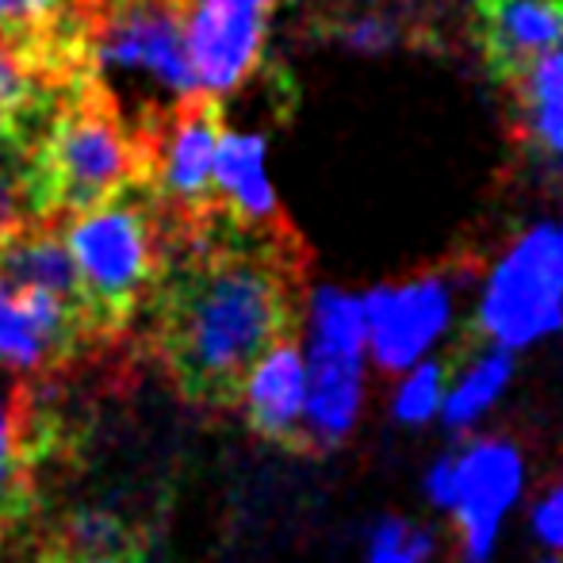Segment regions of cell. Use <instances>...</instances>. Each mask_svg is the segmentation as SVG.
<instances>
[{"label": "cell", "instance_id": "obj_1", "mask_svg": "<svg viewBox=\"0 0 563 563\" xmlns=\"http://www.w3.org/2000/svg\"><path fill=\"white\" fill-rule=\"evenodd\" d=\"M146 307L150 345L177 391L208 410L234 407L257 356L296 330V234H245L219 208L173 223Z\"/></svg>", "mask_w": 563, "mask_h": 563}, {"label": "cell", "instance_id": "obj_2", "mask_svg": "<svg viewBox=\"0 0 563 563\" xmlns=\"http://www.w3.org/2000/svg\"><path fill=\"white\" fill-rule=\"evenodd\" d=\"M12 169L27 216L66 219L123 188L154 185V126H142L108 85L85 77Z\"/></svg>", "mask_w": 563, "mask_h": 563}, {"label": "cell", "instance_id": "obj_3", "mask_svg": "<svg viewBox=\"0 0 563 563\" xmlns=\"http://www.w3.org/2000/svg\"><path fill=\"white\" fill-rule=\"evenodd\" d=\"M81 299L100 341L115 338L146 307L169 265V223L154 185L123 188L97 208L62 219Z\"/></svg>", "mask_w": 563, "mask_h": 563}, {"label": "cell", "instance_id": "obj_4", "mask_svg": "<svg viewBox=\"0 0 563 563\" xmlns=\"http://www.w3.org/2000/svg\"><path fill=\"white\" fill-rule=\"evenodd\" d=\"M307 407L303 441L314 449H334L353 433L364 410V341L361 296L341 288H319L307 311Z\"/></svg>", "mask_w": 563, "mask_h": 563}, {"label": "cell", "instance_id": "obj_5", "mask_svg": "<svg viewBox=\"0 0 563 563\" xmlns=\"http://www.w3.org/2000/svg\"><path fill=\"white\" fill-rule=\"evenodd\" d=\"M475 327L487 345L529 349L563 330V230L529 227L495 261L479 291Z\"/></svg>", "mask_w": 563, "mask_h": 563}, {"label": "cell", "instance_id": "obj_6", "mask_svg": "<svg viewBox=\"0 0 563 563\" xmlns=\"http://www.w3.org/2000/svg\"><path fill=\"white\" fill-rule=\"evenodd\" d=\"M526 490V456L506 438H479L449 452L445 510L456 521L464 563H490L506 514Z\"/></svg>", "mask_w": 563, "mask_h": 563}, {"label": "cell", "instance_id": "obj_7", "mask_svg": "<svg viewBox=\"0 0 563 563\" xmlns=\"http://www.w3.org/2000/svg\"><path fill=\"white\" fill-rule=\"evenodd\" d=\"M361 311L372 364L399 376L445 341L456 296H452L449 276L422 273L372 288L368 296H361Z\"/></svg>", "mask_w": 563, "mask_h": 563}, {"label": "cell", "instance_id": "obj_8", "mask_svg": "<svg viewBox=\"0 0 563 563\" xmlns=\"http://www.w3.org/2000/svg\"><path fill=\"white\" fill-rule=\"evenodd\" d=\"M97 341L81 303L0 280V368L46 376L74 364Z\"/></svg>", "mask_w": 563, "mask_h": 563}, {"label": "cell", "instance_id": "obj_9", "mask_svg": "<svg viewBox=\"0 0 563 563\" xmlns=\"http://www.w3.org/2000/svg\"><path fill=\"white\" fill-rule=\"evenodd\" d=\"M273 4L276 0H185V46L203 92H234L257 69Z\"/></svg>", "mask_w": 563, "mask_h": 563}, {"label": "cell", "instance_id": "obj_10", "mask_svg": "<svg viewBox=\"0 0 563 563\" xmlns=\"http://www.w3.org/2000/svg\"><path fill=\"white\" fill-rule=\"evenodd\" d=\"M238 402L253 433L280 445H303L307 407V361L296 338H280L257 356L242 379Z\"/></svg>", "mask_w": 563, "mask_h": 563}, {"label": "cell", "instance_id": "obj_11", "mask_svg": "<svg viewBox=\"0 0 563 563\" xmlns=\"http://www.w3.org/2000/svg\"><path fill=\"white\" fill-rule=\"evenodd\" d=\"M211 188H216L219 216L230 227L257 238H291V227L284 223V211L265 177V139L223 131L216 150V169H211Z\"/></svg>", "mask_w": 563, "mask_h": 563}, {"label": "cell", "instance_id": "obj_12", "mask_svg": "<svg viewBox=\"0 0 563 563\" xmlns=\"http://www.w3.org/2000/svg\"><path fill=\"white\" fill-rule=\"evenodd\" d=\"M483 58L506 81L563 43V0H479Z\"/></svg>", "mask_w": 563, "mask_h": 563}, {"label": "cell", "instance_id": "obj_13", "mask_svg": "<svg viewBox=\"0 0 563 563\" xmlns=\"http://www.w3.org/2000/svg\"><path fill=\"white\" fill-rule=\"evenodd\" d=\"M445 384L438 418L449 433H472L490 410L503 402V395L514 384V353L498 345H483L464 361V368L452 372Z\"/></svg>", "mask_w": 563, "mask_h": 563}, {"label": "cell", "instance_id": "obj_14", "mask_svg": "<svg viewBox=\"0 0 563 563\" xmlns=\"http://www.w3.org/2000/svg\"><path fill=\"white\" fill-rule=\"evenodd\" d=\"M46 549L69 556H139V533L108 510H74L54 526Z\"/></svg>", "mask_w": 563, "mask_h": 563}, {"label": "cell", "instance_id": "obj_15", "mask_svg": "<svg viewBox=\"0 0 563 563\" xmlns=\"http://www.w3.org/2000/svg\"><path fill=\"white\" fill-rule=\"evenodd\" d=\"M529 126L549 157L563 162V51H549L526 69Z\"/></svg>", "mask_w": 563, "mask_h": 563}, {"label": "cell", "instance_id": "obj_16", "mask_svg": "<svg viewBox=\"0 0 563 563\" xmlns=\"http://www.w3.org/2000/svg\"><path fill=\"white\" fill-rule=\"evenodd\" d=\"M449 372L441 361L426 356V361L410 364L407 372H399V384L391 395V418L399 426H426L438 418L441 399H445Z\"/></svg>", "mask_w": 563, "mask_h": 563}, {"label": "cell", "instance_id": "obj_17", "mask_svg": "<svg viewBox=\"0 0 563 563\" xmlns=\"http://www.w3.org/2000/svg\"><path fill=\"white\" fill-rule=\"evenodd\" d=\"M368 563H438V537L402 518H384L368 533Z\"/></svg>", "mask_w": 563, "mask_h": 563}, {"label": "cell", "instance_id": "obj_18", "mask_svg": "<svg viewBox=\"0 0 563 563\" xmlns=\"http://www.w3.org/2000/svg\"><path fill=\"white\" fill-rule=\"evenodd\" d=\"M66 0H0V46L31 51L54 31Z\"/></svg>", "mask_w": 563, "mask_h": 563}, {"label": "cell", "instance_id": "obj_19", "mask_svg": "<svg viewBox=\"0 0 563 563\" xmlns=\"http://www.w3.org/2000/svg\"><path fill=\"white\" fill-rule=\"evenodd\" d=\"M20 441H23L20 407H15V399H12V407L0 399V495H4V503L12 506V514L23 506V483H27Z\"/></svg>", "mask_w": 563, "mask_h": 563}, {"label": "cell", "instance_id": "obj_20", "mask_svg": "<svg viewBox=\"0 0 563 563\" xmlns=\"http://www.w3.org/2000/svg\"><path fill=\"white\" fill-rule=\"evenodd\" d=\"M533 533H537V541L552 552V556L563 560V479L556 483V487L544 490V498L537 503Z\"/></svg>", "mask_w": 563, "mask_h": 563}, {"label": "cell", "instance_id": "obj_21", "mask_svg": "<svg viewBox=\"0 0 563 563\" xmlns=\"http://www.w3.org/2000/svg\"><path fill=\"white\" fill-rule=\"evenodd\" d=\"M341 38L349 46H361V51H379V46L395 43V23L379 20V15H361V20L341 27Z\"/></svg>", "mask_w": 563, "mask_h": 563}, {"label": "cell", "instance_id": "obj_22", "mask_svg": "<svg viewBox=\"0 0 563 563\" xmlns=\"http://www.w3.org/2000/svg\"><path fill=\"white\" fill-rule=\"evenodd\" d=\"M20 208L23 200H20V185H15V169L0 162V230L20 219Z\"/></svg>", "mask_w": 563, "mask_h": 563}, {"label": "cell", "instance_id": "obj_23", "mask_svg": "<svg viewBox=\"0 0 563 563\" xmlns=\"http://www.w3.org/2000/svg\"><path fill=\"white\" fill-rule=\"evenodd\" d=\"M38 563H146V560H142V552L139 556H69V552L46 549Z\"/></svg>", "mask_w": 563, "mask_h": 563}, {"label": "cell", "instance_id": "obj_24", "mask_svg": "<svg viewBox=\"0 0 563 563\" xmlns=\"http://www.w3.org/2000/svg\"><path fill=\"white\" fill-rule=\"evenodd\" d=\"M549 563H563V560H549Z\"/></svg>", "mask_w": 563, "mask_h": 563}, {"label": "cell", "instance_id": "obj_25", "mask_svg": "<svg viewBox=\"0 0 563 563\" xmlns=\"http://www.w3.org/2000/svg\"><path fill=\"white\" fill-rule=\"evenodd\" d=\"M560 230H563V227H560Z\"/></svg>", "mask_w": 563, "mask_h": 563}]
</instances>
